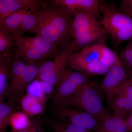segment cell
Instances as JSON below:
<instances>
[{"label": "cell", "instance_id": "obj_22", "mask_svg": "<svg viewBox=\"0 0 132 132\" xmlns=\"http://www.w3.org/2000/svg\"><path fill=\"white\" fill-rule=\"evenodd\" d=\"M15 102L8 101L0 102V132H6L9 125V119L14 112Z\"/></svg>", "mask_w": 132, "mask_h": 132}, {"label": "cell", "instance_id": "obj_12", "mask_svg": "<svg viewBox=\"0 0 132 132\" xmlns=\"http://www.w3.org/2000/svg\"><path fill=\"white\" fill-rule=\"evenodd\" d=\"M43 2L36 0H0V24L14 13L23 10L35 13L40 9Z\"/></svg>", "mask_w": 132, "mask_h": 132}, {"label": "cell", "instance_id": "obj_10", "mask_svg": "<svg viewBox=\"0 0 132 132\" xmlns=\"http://www.w3.org/2000/svg\"><path fill=\"white\" fill-rule=\"evenodd\" d=\"M127 71L131 72L125 68L121 62L109 69L101 83L100 86L105 95L109 106L119 88L128 80Z\"/></svg>", "mask_w": 132, "mask_h": 132}, {"label": "cell", "instance_id": "obj_2", "mask_svg": "<svg viewBox=\"0 0 132 132\" xmlns=\"http://www.w3.org/2000/svg\"><path fill=\"white\" fill-rule=\"evenodd\" d=\"M75 48L89 46L106 38L108 33L94 15L86 11L76 12L70 28Z\"/></svg>", "mask_w": 132, "mask_h": 132}, {"label": "cell", "instance_id": "obj_8", "mask_svg": "<svg viewBox=\"0 0 132 132\" xmlns=\"http://www.w3.org/2000/svg\"><path fill=\"white\" fill-rule=\"evenodd\" d=\"M13 59H20L28 64L40 65L50 59L43 50L42 42L37 36H24L13 40Z\"/></svg>", "mask_w": 132, "mask_h": 132}, {"label": "cell", "instance_id": "obj_25", "mask_svg": "<svg viewBox=\"0 0 132 132\" xmlns=\"http://www.w3.org/2000/svg\"><path fill=\"white\" fill-rule=\"evenodd\" d=\"M119 57L125 68L131 72L132 70V39L129 41Z\"/></svg>", "mask_w": 132, "mask_h": 132}, {"label": "cell", "instance_id": "obj_1", "mask_svg": "<svg viewBox=\"0 0 132 132\" xmlns=\"http://www.w3.org/2000/svg\"><path fill=\"white\" fill-rule=\"evenodd\" d=\"M36 14L38 22L31 34L35 33L63 50L71 44L70 28L73 18L49 1L43 2Z\"/></svg>", "mask_w": 132, "mask_h": 132}, {"label": "cell", "instance_id": "obj_31", "mask_svg": "<svg viewBox=\"0 0 132 132\" xmlns=\"http://www.w3.org/2000/svg\"><path fill=\"white\" fill-rule=\"evenodd\" d=\"M131 131L132 132V127L131 128H130L128 130L127 132H130Z\"/></svg>", "mask_w": 132, "mask_h": 132}, {"label": "cell", "instance_id": "obj_17", "mask_svg": "<svg viewBox=\"0 0 132 132\" xmlns=\"http://www.w3.org/2000/svg\"><path fill=\"white\" fill-rule=\"evenodd\" d=\"M27 64L20 59H13L9 68V99L12 98Z\"/></svg>", "mask_w": 132, "mask_h": 132}, {"label": "cell", "instance_id": "obj_16", "mask_svg": "<svg viewBox=\"0 0 132 132\" xmlns=\"http://www.w3.org/2000/svg\"><path fill=\"white\" fill-rule=\"evenodd\" d=\"M14 50L11 34L4 24H0V61H12Z\"/></svg>", "mask_w": 132, "mask_h": 132}, {"label": "cell", "instance_id": "obj_11", "mask_svg": "<svg viewBox=\"0 0 132 132\" xmlns=\"http://www.w3.org/2000/svg\"><path fill=\"white\" fill-rule=\"evenodd\" d=\"M49 2L72 18L78 11L89 12L97 19L101 13L100 5L102 2L99 0H53Z\"/></svg>", "mask_w": 132, "mask_h": 132}, {"label": "cell", "instance_id": "obj_23", "mask_svg": "<svg viewBox=\"0 0 132 132\" xmlns=\"http://www.w3.org/2000/svg\"><path fill=\"white\" fill-rule=\"evenodd\" d=\"M125 121V119L121 116L113 114L102 121L100 127L95 132H113Z\"/></svg>", "mask_w": 132, "mask_h": 132}, {"label": "cell", "instance_id": "obj_4", "mask_svg": "<svg viewBox=\"0 0 132 132\" xmlns=\"http://www.w3.org/2000/svg\"><path fill=\"white\" fill-rule=\"evenodd\" d=\"M102 18L100 23L118 45L132 39V18L113 5L101 3L100 5Z\"/></svg>", "mask_w": 132, "mask_h": 132}, {"label": "cell", "instance_id": "obj_24", "mask_svg": "<svg viewBox=\"0 0 132 132\" xmlns=\"http://www.w3.org/2000/svg\"><path fill=\"white\" fill-rule=\"evenodd\" d=\"M109 69L100 60H97L86 65L81 73L90 77L94 75H106Z\"/></svg>", "mask_w": 132, "mask_h": 132}, {"label": "cell", "instance_id": "obj_27", "mask_svg": "<svg viewBox=\"0 0 132 132\" xmlns=\"http://www.w3.org/2000/svg\"><path fill=\"white\" fill-rule=\"evenodd\" d=\"M117 93L126 97L132 101V82L130 79L123 82L119 88Z\"/></svg>", "mask_w": 132, "mask_h": 132}, {"label": "cell", "instance_id": "obj_30", "mask_svg": "<svg viewBox=\"0 0 132 132\" xmlns=\"http://www.w3.org/2000/svg\"><path fill=\"white\" fill-rule=\"evenodd\" d=\"M113 132H127V125L126 121L122 123L117 129Z\"/></svg>", "mask_w": 132, "mask_h": 132}, {"label": "cell", "instance_id": "obj_21", "mask_svg": "<svg viewBox=\"0 0 132 132\" xmlns=\"http://www.w3.org/2000/svg\"><path fill=\"white\" fill-rule=\"evenodd\" d=\"M44 125L50 128L54 132H92L81 128L60 121L47 119L45 120Z\"/></svg>", "mask_w": 132, "mask_h": 132}, {"label": "cell", "instance_id": "obj_15", "mask_svg": "<svg viewBox=\"0 0 132 132\" xmlns=\"http://www.w3.org/2000/svg\"><path fill=\"white\" fill-rule=\"evenodd\" d=\"M39 65L38 63L27 64L14 94L12 98L9 101L16 102V99L22 96L31 82L36 79Z\"/></svg>", "mask_w": 132, "mask_h": 132}, {"label": "cell", "instance_id": "obj_28", "mask_svg": "<svg viewBox=\"0 0 132 132\" xmlns=\"http://www.w3.org/2000/svg\"><path fill=\"white\" fill-rule=\"evenodd\" d=\"M119 10L132 18V0L121 1Z\"/></svg>", "mask_w": 132, "mask_h": 132}, {"label": "cell", "instance_id": "obj_9", "mask_svg": "<svg viewBox=\"0 0 132 132\" xmlns=\"http://www.w3.org/2000/svg\"><path fill=\"white\" fill-rule=\"evenodd\" d=\"M36 13L23 10L14 13L6 19L3 24L11 34L13 40L21 38L26 31L32 32L38 22Z\"/></svg>", "mask_w": 132, "mask_h": 132}, {"label": "cell", "instance_id": "obj_29", "mask_svg": "<svg viewBox=\"0 0 132 132\" xmlns=\"http://www.w3.org/2000/svg\"><path fill=\"white\" fill-rule=\"evenodd\" d=\"M127 125V132L132 127V111L130 115L125 119Z\"/></svg>", "mask_w": 132, "mask_h": 132}, {"label": "cell", "instance_id": "obj_18", "mask_svg": "<svg viewBox=\"0 0 132 132\" xmlns=\"http://www.w3.org/2000/svg\"><path fill=\"white\" fill-rule=\"evenodd\" d=\"M105 40L106 38H104L98 42L100 52V60L104 65L110 69L121 61L116 53L107 46Z\"/></svg>", "mask_w": 132, "mask_h": 132}, {"label": "cell", "instance_id": "obj_7", "mask_svg": "<svg viewBox=\"0 0 132 132\" xmlns=\"http://www.w3.org/2000/svg\"><path fill=\"white\" fill-rule=\"evenodd\" d=\"M52 108L55 116L61 122L90 131H97L101 126L102 121L100 119L85 111L62 105H53Z\"/></svg>", "mask_w": 132, "mask_h": 132}, {"label": "cell", "instance_id": "obj_3", "mask_svg": "<svg viewBox=\"0 0 132 132\" xmlns=\"http://www.w3.org/2000/svg\"><path fill=\"white\" fill-rule=\"evenodd\" d=\"M104 100L103 92L100 86L89 81L79 92L57 105L77 108L103 121L111 116L104 106Z\"/></svg>", "mask_w": 132, "mask_h": 132}, {"label": "cell", "instance_id": "obj_26", "mask_svg": "<svg viewBox=\"0 0 132 132\" xmlns=\"http://www.w3.org/2000/svg\"><path fill=\"white\" fill-rule=\"evenodd\" d=\"M40 117H34L32 119L31 125L27 128L19 131L10 132H45L43 129Z\"/></svg>", "mask_w": 132, "mask_h": 132}, {"label": "cell", "instance_id": "obj_19", "mask_svg": "<svg viewBox=\"0 0 132 132\" xmlns=\"http://www.w3.org/2000/svg\"><path fill=\"white\" fill-rule=\"evenodd\" d=\"M11 62L0 61V102L4 101L9 94V68Z\"/></svg>", "mask_w": 132, "mask_h": 132}, {"label": "cell", "instance_id": "obj_13", "mask_svg": "<svg viewBox=\"0 0 132 132\" xmlns=\"http://www.w3.org/2000/svg\"><path fill=\"white\" fill-rule=\"evenodd\" d=\"M100 57L98 43L84 48L80 52H73L69 59V68L81 73L86 65L92 62L100 60Z\"/></svg>", "mask_w": 132, "mask_h": 132}, {"label": "cell", "instance_id": "obj_20", "mask_svg": "<svg viewBox=\"0 0 132 132\" xmlns=\"http://www.w3.org/2000/svg\"><path fill=\"white\" fill-rule=\"evenodd\" d=\"M32 122V119L23 111L14 112L10 116L9 125L11 131L17 132L24 130L28 127Z\"/></svg>", "mask_w": 132, "mask_h": 132}, {"label": "cell", "instance_id": "obj_6", "mask_svg": "<svg viewBox=\"0 0 132 132\" xmlns=\"http://www.w3.org/2000/svg\"><path fill=\"white\" fill-rule=\"evenodd\" d=\"M89 78L85 74L67 68L52 95L54 105L60 104L79 92L90 81Z\"/></svg>", "mask_w": 132, "mask_h": 132}, {"label": "cell", "instance_id": "obj_14", "mask_svg": "<svg viewBox=\"0 0 132 132\" xmlns=\"http://www.w3.org/2000/svg\"><path fill=\"white\" fill-rule=\"evenodd\" d=\"M20 98L23 112L30 117L42 114L45 111L47 99L39 98L29 93Z\"/></svg>", "mask_w": 132, "mask_h": 132}, {"label": "cell", "instance_id": "obj_32", "mask_svg": "<svg viewBox=\"0 0 132 132\" xmlns=\"http://www.w3.org/2000/svg\"><path fill=\"white\" fill-rule=\"evenodd\" d=\"M130 80L132 82V76H131V78H130Z\"/></svg>", "mask_w": 132, "mask_h": 132}, {"label": "cell", "instance_id": "obj_5", "mask_svg": "<svg viewBox=\"0 0 132 132\" xmlns=\"http://www.w3.org/2000/svg\"><path fill=\"white\" fill-rule=\"evenodd\" d=\"M75 47V43L72 41L52 60L45 61L40 64L36 79L56 86L67 68L69 57Z\"/></svg>", "mask_w": 132, "mask_h": 132}]
</instances>
